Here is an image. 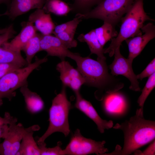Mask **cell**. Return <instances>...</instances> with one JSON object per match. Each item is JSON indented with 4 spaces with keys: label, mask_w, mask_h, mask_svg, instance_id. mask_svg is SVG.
<instances>
[{
    "label": "cell",
    "mask_w": 155,
    "mask_h": 155,
    "mask_svg": "<svg viewBox=\"0 0 155 155\" xmlns=\"http://www.w3.org/2000/svg\"><path fill=\"white\" fill-rule=\"evenodd\" d=\"M1 140H0V144H1ZM0 155H1V151H0Z\"/></svg>",
    "instance_id": "8d00e7d4"
},
{
    "label": "cell",
    "mask_w": 155,
    "mask_h": 155,
    "mask_svg": "<svg viewBox=\"0 0 155 155\" xmlns=\"http://www.w3.org/2000/svg\"><path fill=\"white\" fill-rule=\"evenodd\" d=\"M28 21L34 24L36 30L44 35L53 33L55 26L51 13H46L42 8L37 9L32 13L29 16Z\"/></svg>",
    "instance_id": "9a60e30c"
},
{
    "label": "cell",
    "mask_w": 155,
    "mask_h": 155,
    "mask_svg": "<svg viewBox=\"0 0 155 155\" xmlns=\"http://www.w3.org/2000/svg\"><path fill=\"white\" fill-rule=\"evenodd\" d=\"M120 48L119 47L115 50L114 59L108 66L109 69L111 70V73L115 76L122 75L125 76L130 82L129 88L135 91H140V88L136 75L132 69V63L121 54Z\"/></svg>",
    "instance_id": "9c48e42d"
},
{
    "label": "cell",
    "mask_w": 155,
    "mask_h": 155,
    "mask_svg": "<svg viewBox=\"0 0 155 155\" xmlns=\"http://www.w3.org/2000/svg\"><path fill=\"white\" fill-rule=\"evenodd\" d=\"M155 72V58H154L141 73L136 75V77L138 80H142L144 78L149 77Z\"/></svg>",
    "instance_id": "f1b7e54d"
},
{
    "label": "cell",
    "mask_w": 155,
    "mask_h": 155,
    "mask_svg": "<svg viewBox=\"0 0 155 155\" xmlns=\"http://www.w3.org/2000/svg\"><path fill=\"white\" fill-rule=\"evenodd\" d=\"M141 30L143 32L142 35L125 40L129 51L127 59L131 63L141 53L148 43L155 37V26L152 23L144 25Z\"/></svg>",
    "instance_id": "30bf717a"
},
{
    "label": "cell",
    "mask_w": 155,
    "mask_h": 155,
    "mask_svg": "<svg viewBox=\"0 0 155 155\" xmlns=\"http://www.w3.org/2000/svg\"><path fill=\"white\" fill-rule=\"evenodd\" d=\"M9 27L3 29H0V34L5 32L8 30Z\"/></svg>",
    "instance_id": "836d02e7"
},
{
    "label": "cell",
    "mask_w": 155,
    "mask_h": 155,
    "mask_svg": "<svg viewBox=\"0 0 155 155\" xmlns=\"http://www.w3.org/2000/svg\"><path fill=\"white\" fill-rule=\"evenodd\" d=\"M46 0H12L9 8L4 15L12 19L34 9L42 8Z\"/></svg>",
    "instance_id": "2e32d148"
},
{
    "label": "cell",
    "mask_w": 155,
    "mask_h": 155,
    "mask_svg": "<svg viewBox=\"0 0 155 155\" xmlns=\"http://www.w3.org/2000/svg\"><path fill=\"white\" fill-rule=\"evenodd\" d=\"M134 155H155V140L152 141L151 143L143 152L138 150L134 152Z\"/></svg>",
    "instance_id": "d6a6232c"
},
{
    "label": "cell",
    "mask_w": 155,
    "mask_h": 155,
    "mask_svg": "<svg viewBox=\"0 0 155 155\" xmlns=\"http://www.w3.org/2000/svg\"><path fill=\"white\" fill-rule=\"evenodd\" d=\"M42 8L46 13L59 16H66L71 11L70 6L61 0H46Z\"/></svg>",
    "instance_id": "44dd1931"
},
{
    "label": "cell",
    "mask_w": 155,
    "mask_h": 155,
    "mask_svg": "<svg viewBox=\"0 0 155 155\" xmlns=\"http://www.w3.org/2000/svg\"><path fill=\"white\" fill-rule=\"evenodd\" d=\"M36 31L32 23L29 21L24 22L20 33L10 42L3 44V47L20 52L26 43L36 34Z\"/></svg>",
    "instance_id": "5bb4252c"
},
{
    "label": "cell",
    "mask_w": 155,
    "mask_h": 155,
    "mask_svg": "<svg viewBox=\"0 0 155 155\" xmlns=\"http://www.w3.org/2000/svg\"><path fill=\"white\" fill-rule=\"evenodd\" d=\"M40 46L41 51H46L48 56L57 57L61 60H65L66 57L71 58L73 53L57 37L51 34H41Z\"/></svg>",
    "instance_id": "4fadbf2b"
},
{
    "label": "cell",
    "mask_w": 155,
    "mask_h": 155,
    "mask_svg": "<svg viewBox=\"0 0 155 155\" xmlns=\"http://www.w3.org/2000/svg\"><path fill=\"white\" fill-rule=\"evenodd\" d=\"M135 0H103L94 9L84 14H76L81 19L96 18L115 26L130 8Z\"/></svg>",
    "instance_id": "5b68a950"
},
{
    "label": "cell",
    "mask_w": 155,
    "mask_h": 155,
    "mask_svg": "<svg viewBox=\"0 0 155 155\" xmlns=\"http://www.w3.org/2000/svg\"><path fill=\"white\" fill-rule=\"evenodd\" d=\"M121 130L124 134L123 148L117 145L115 150L105 155H129L155 140V121L144 119L143 111L138 109L135 115L113 127Z\"/></svg>",
    "instance_id": "7a4b0ae2"
},
{
    "label": "cell",
    "mask_w": 155,
    "mask_h": 155,
    "mask_svg": "<svg viewBox=\"0 0 155 155\" xmlns=\"http://www.w3.org/2000/svg\"><path fill=\"white\" fill-rule=\"evenodd\" d=\"M56 69L60 73V79L63 85L68 87L75 93L80 92L85 80L79 71L74 68L67 61L64 60L57 65Z\"/></svg>",
    "instance_id": "8fae6325"
},
{
    "label": "cell",
    "mask_w": 155,
    "mask_h": 155,
    "mask_svg": "<svg viewBox=\"0 0 155 155\" xmlns=\"http://www.w3.org/2000/svg\"><path fill=\"white\" fill-rule=\"evenodd\" d=\"M106 142L96 141L83 137L77 129L72 136L69 143L63 150L65 155H85L92 154L103 155L108 152L104 147Z\"/></svg>",
    "instance_id": "52a82bcc"
},
{
    "label": "cell",
    "mask_w": 155,
    "mask_h": 155,
    "mask_svg": "<svg viewBox=\"0 0 155 155\" xmlns=\"http://www.w3.org/2000/svg\"><path fill=\"white\" fill-rule=\"evenodd\" d=\"M62 143L58 142L57 145L52 148H47L45 142L38 145L41 151V155H65L63 150L61 148Z\"/></svg>",
    "instance_id": "83f0119b"
},
{
    "label": "cell",
    "mask_w": 155,
    "mask_h": 155,
    "mask_svg": "<svg viewBox=\"0 0 155 155\" xmlns=\"http://www.w3.org/2000/svg\"><path fill=\"white\" fill-rule=\"evenodd\" d=\"M103 0H74L69 6L71 11L76 14H84L91 10L94 6L97 5Z\"/></svg>",
    "instance_id": "cb8c5ba5"
},
{
    "label": "cell",
    "mask_w": 155,
    "mask_h": 155,
    "mask_svg": "<svg viewBox=\"0 0 155 155\" xmlns=\"http://www.w3.org/2000/svg\"><path fill=\"white\" fill-rule=\"evenodd\" d=\"M9 117L4 115V117L0 116V139L6 136L9 130Z\"/></svg>",
    "instance_id": "4dcf8cb0"
},
{
    "label": "cell",
    "mask_w": 155,
    "mask_h": 155,
    "mask_svg": "<svg viewBox=\"0 0 155 155\" xmlns=\"http://www.w3.org/2000/svg\"><path fill=\"white\" fill-rule=\"evenodd\" d=\"M75 94L76 96L75 107L95 123L100 133H103L105 129H108L113 127V123L112 121H107L102 119L91 103L84 98L80 92L75 93Z\"/></svg>",
    "instance_id": "7c38bea8"
},
{
    "label": "cell",
    "mask_w": 155,
    "mask_h": 155,
    "mask_svg": "<svg viewBox=\"0 0 155 155\" xmlns=\"http://www.w3.org/2000/svg\"><path fill=\"white\" fill-rule=\"evenodd\" d=\"M40 34H36L26 43L22 50L26 55L25 59L28 65L31 64L33 57L38 52L41 51Z\"/></svg>",
    "instance_id": "603a6c76"
},
{
    "label": "cell",
    "mask_w": 155,
    "mask_h": 155,
    "mask_svg": "<svg viewBox=\"0 0 155 155\" xmlns=\"http://www.w3.org/2000/svg\"><path fill=\"white\" fill-rule=\"evenodd\" d=\"M155 86V73L148 77V79L138 98L137 102L139 108L143 111L144 103L148 97Z\"/></svg>",
    "instance_id": "d4e9b609"
},
{
    "label": "cell",
    "mask_w": 155,
    "mask_h": 155,
    "mask_svg": "<svg viewBox=\"0 0 155 155\" xmlns=\"http://www.w3.org/2000/svg\"><path fill=\"white\" fill-rule=\"evenodd\" d=\"M115 26L108 22H104L102 26L94 29L96 37L103 47L108 41L117 36L118 33L115 30Z\"/></svg>",
    "instance_id": "ffe728a7"
},
{
    "label": "cell",
    "mask_w": 155,
    "mask_h": 155,
    "mask_svg": "<svg viewBox=\"0 0 155 155\" xmlns=\"http://www.w3.org/2000/svg\"><path fill=\"white\" fill-rule=\"evenodd\" d=\"M4 63L15 64L22 67L28 65L20 51H14L3 47H0V63Z\"/></svg>",
    "instance_id": "7402d4cb"
},
{
    "label": "cell",
    "mask_w": 155,
    "mask_h": 155,
    "mask_svg": "<svg viewBox=\"0 0 155 155\" xmlns=\"http://www.w3.org/2000/svg\"><path fill=\"white\" fill-rule=\"evenodd\" d=\"M3 103L2 98H0V106Z\"/></svg>",
    "instance_id": "d590c367"
},
{
    "label": "cell",
    "mask_w": 155,
    "mask_h": 155,
    "mask_svg": "<svg viewBox=\"0 0 155 155\" xmlns=\"http://www.w3.org/2000/svg\"><path fill=\"white\" fill-rule=\"evenodd\" d=\"M65 88L63 86L61 92L53 100L49 111V125L45 132L38 138V145L44 143L54 133L62 132L66 137L70 133L68 116L71 105L67 99Z\"/></svg>",
    "instance_id": "277c9868"
},
{
    "label": "cell",
    "mask_w": 155,
    "mask_h": 155,
    "mask_svg": "<svg viewBox=\"0 0 155 155\" xmlns=\"http://www.w3.org/2000/svg\"><path fill=\"white\" fill-rule=\"evenodd\" d=\"M9 0H0V4L7 1Z\"/></svg>",
    "instance_id": "e575fe53"
},
{
    "label": "cell",
    "mask_w": 155,
    "mask_h": 155,
    "mask_svg": "<svg viewBox=\"0 0 155 155\" xmlns=\"http://www.w3.org/2000/svg\"><path fill=\"white\" fill-rule=\"evenodd\" d=\"M21 67H22L13 63H0V78L7 74Z\"/></svg>",
    "instance_id": "f546056e"
},
{
    "label": "cell",
    "mask_w": 155,
    "mask_h": 155,
    "mask_svg": "<svg viewBox=\"0 0 155 155\" xmlns=\"http://www.w3.org/2000/svg\"><path fill=\"white\" fill-rule=\"evenodd\" d=\"M144 0H135L125 16L122 18L119 32L117 37L111 40L109 46L104 49V54L108 53L109 57H112L115 50L120 47L123 41L143 34L141 28L145 21H154L145 12Z\"/></svg>",
    "instance_id": "3957f363"
},
{
    "label": "cell",
    "mask_w": 155,
    "mask_h": 155,
    "mask_svg": "<svg viewBox=\"0 0 155 155\" xmlns=\"http://www.w3.org/2000/svg\"><path fill=\"white\" fill-rule=\"evenodd\" d=\"M81 42H86L90 51V55L94 54L97 56V59L106 60L104 55V49L100 43L96 35L94 29L86 34H82L77 38Z\"/></svg>",
    "instance_id": "ac0fdd59"
},
{
    "label": "cell",
    "mask_w": 155,
    "mask_h": 155,
    "mask_svg": "<svg viewBox=\"0 0 155 155\" xmlns=\"http://www.w3.org/2000/svg\"><path fill=\"white\" fill-rule=\"evenodd\" d=\"M17 119L15 118L9 125L8 133L0 144L1 155H16L24 135L29 132L38 131L40 129L38 125L25 128L22 124H17Z\"/></svg>",
    "instance_id": "ba28073f"
},
{
    "label": "cell",
    "mask_w": 155,
    "mask_h": 155,
    "mask_svg": "<svg viewBox=\"0 0 155 155\" xmlns=\"http://www.w3.org/2000/svg\"><path fill=\"white\" fill-rule=\"evenodd\" d=\"M75 32H63L55 34L68 48L75 47L78 44L76 40L74 38Z\"/></svg>",
    "instance_id": "484cf974"
},
{
    "label": "cell",
    "mask_w": 155,
    "mask_h": 155,
    "mask_svg": "<svg viewBox=\"0 0 155 155\" xmlns=\"http://www.w3.org/2000/svg\"><path fill=\"white\" fill-rule=\"evenodd\" d=\"M47 59L46 57L41 59L36 57L34 63L15 70L0 78V98L11 99L15 96L16 89L27 83V78L31 73Z\"/></svg>",
    "instance_id": "8992f818"
},
{
    "label": "cell",
    "mask_w": 155,
    "mask_h": 155,
    "mask_svg": "<svg viewBox=\"0 0 155 155\" xmlns=\"http://www.w3.org/2000/svg\"><path fill=\"white\" fill-rule=\"evenodd\" d=\"M76 63L77 69L85 80V84L96 88L95 96L102 100L105 96L119 91L124 86L121 80L109 72L106 60H95L74 53L71 59Z\"/></svg>",
    "instance_id": "6da1fadb"
},
{
    "label": "cell",
    "mask_w": 155,
    "mask_h": 155,
    "mask_svg": "<svg viewBox=\"0 0 155 155\" xmlns=\"http://www.w3.org/2000/svg\"><path fill=\"white\" fill-rule=\"evenodd\" d=\"M15 34L12 25L9 26L8 30L5 32L0 34V46L7 42L8 40L13 37Z\"/></svg>",
    "instance_id": "1f68e13d"
},
{
    "label": "cell",
    "mask_w": 155,
    "mask_h": 155,
    "mask_svg": "<svg viewBox=\"0 0 155 155\" xmlns=\"http://www.w3.org/2000/svg\"><path fill=\"white\" fill-rule=\"evenodd\" d=\"M34 131L27 133L24 136L16 155H39L41 151L35 142L33 135Z\"/></svg>",
    "instance_id": "d6986e66"
},
{
    "label": "cell",
    "mask_w": 155,
    "mask_h": 155,
    "mask_svg": "<svg viewBox=\"0 0 155 155\" xmlns=\"http://www.w3.org/2000/svg\"><path fill=\"white\" fill-rule=\"evenodd\" d=\"M20 91L23 95L27 109L32 113L39 112L44 108V102L36 93L31 91L27 83L20 87Z\"/></svg>",
    "instance_id": "e0dca14e"
},
{
    "label": "cell",
    "mask_w": 155,
    "mask_h": 155,
    "mask_svg": "<svg viewBox=\"0 0 155 155\" xmlns=\"http://www.w3.org/2000/svg\"><path fill=\"white\" fill-rule=\"evenodd\" d=\"M82 20L75 17L73 20L55 26L53 33L54 34L63 32H75L77 28Z\"/></svg>",
    "instance_id": "4316f807"
}]
</instances>
